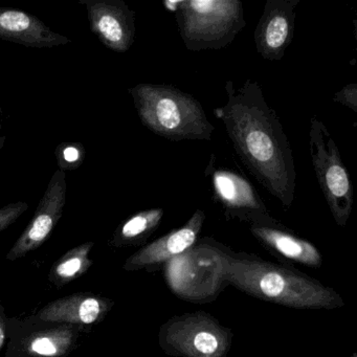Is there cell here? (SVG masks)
<instances>
[{
  "instance_id": "obj_11",
  "label": "cell",
  "mask_w": 357,
  "mask_h": 357,
  "mask_svg": "<svg viewBox=\"0 0 357 357\" xmlns=\"http://www.w3.org/2000/svg\"><path fill=\"white\" fill-rule=\"evenodd\" d=\"M298 3L300 0H267L254 33L257 52L263 59H283L294 38Z\"/></svg>"
},
{
  "instance_id": "obj_20",
  "label": "cell",
  "mask_w": 357,
  "mask_h": 357,
  "mask_svg": "<svg viewBox=\"0 0 357 357\" xmlns=\"http://www.w3.org/2000/svg\"><path fill=\"white\" fill-rule=\"evenodd\" d=\"M7 321L8 317L7 314H6L5 307H3V303L0 301V350L3 348L6 340L8 338Z\"/></svg>"
},
{
  "instance_id": "obj_1",
  "label": "cell",
  "mask_w": 357,
  "mask_h": 357,
  "mask_svg": "<svg viewBox=\"0 0 357 357\" xmlns=\"http://www.w3.org/2000/svg\"><path fill=\"white\" fill-rule=\"evenodd\" d=\"M227 100L213 110L222 122L234 149L257 181L277 198L286 211L291 208L296 171L289 141L275 109L265 99L258 82L246 79L236 89L225 85Z\"/></svg>"
},
{
  "instance_id": "obj_2",
  "label": "cell",
  "mask_w": 357,
  "mask_h": 357,
  "mask_svg": "<svg viewBox=\"0 0 357 357\" xmlns=\"http://www.w3.org/2000/svg\"><path fill=\"white\" fill-rule=\"evenodd\" d=\"M216 248L222 279L254 298L294 309L331 310L344 305L335 290L301 271L252 255L234 254L219 243Z\"/></svg>"
},
{
  "instance_id": "obj_12",
  "label": "cell",
  "mask_w": 357,
  "mask_h": 357,
  "mask_svg": "<svg viewBox=\"0 0 357 357\" xmlns=\"http://www.w3.org/2000/svg\"><path fill=\"white\" fill-rule=\"evenodd\" d=\"M204 220V211L196 210L185 225L139 248L127 259L123 268L127 271L149 269L181 256L195 245Z\"/></svg>"
},
{
  "instance_id": "obj_15",
  "label": "cell",
  "mask_w": 357,
  "mask_h": 357,
  "mask_svg": "<svg viewBox=\"0 0 357 357\" xmlns=\"http://www.w3.org/2000/svg\"><path fill=\"white\" fill-rule=\"evenodd\" d=\"M0 39L28 47H55L70 43L53 32L36 16L11 8H0Z\"/></svg>"
},
{
  "instance_id": "obj_7",
  "label": "cell",
  "mask_w": 357,
  "mask_h": 357,
  "mask_svg": "<svg viewBox=\"0 0 357 357\" xmlns=\"http://www.w3.org/2000/svg\"><path fill=\"white\" fill-rule=\"evenodd\" d=\"M80 326L39 319L10 317L7 321L8 346L5 357H66L80 344Z\"/></svg>"
},
{
  "instance_id": "obj_14",
  "label": "cell",
  "mask_w": 357,
  "mask_h": 357,
  "mask_svg": "<svg viewBox=\"0 0 357 357\" xmlns=\"http://www.w3.org/2000/svg\"><path fill=\"white\" fill-rule=\"evenodd\" d=\"M250 233L269 252L278 258L319 268L323 263L321 252L307 240L294 235L281 222L277 225H252Z\"/></svg>"
},
{
  "instance_id": "obj_17",
  "label": "cell",
  "mask_w": 357,
  "mask_h": 357,
  "mask_svg": "<svg viewBox=\"0 0 357 357\" xmlns=\"http://www.w3.org/2000/svg\"><path fill=\"white\" fill-rule=\"evenodd\" d=\"M93 246V242H85L66 252L52 266L49 281L56 287L61 288L84 275L93 264L89 259Z\"/></svg>"
},
{
  "instance_id": "obj_23",
  "label": "cell",
  "mask_w": 357,
  "mask_h": 357,
  "mask_svg": "<svg viewBox=\"0 0 357 357\" xmlns=\"http://www.w3.org/2000/svg\"><path fill=\"white\" fill-rule=\"evenodd\" d=\"M351 357H357L356 353H354V354H353L352 356H351Z\"/></svg>"
},
{
  "instance_id": "obj_4",
  "label": "cell",
  "mask_w": 357,
  "mask_h": 357,
  "mask_svg": "<svg viewBox=\"0 0 357 357\" xmlns=\"http://www.w3.org/2000/svg\"><path fill=\"white\" fill-rule=\"evenodd\" d=\"M172 6L179 35L189 51L223 49L246 26L239 0H183Z\"/></svg>"
},
{
  "instance_id": "obj_5",
  "label": "cell",
  "mask_w": 357,
  "mask_h": 357,
  "mask_svg": "<svg viewBox=\"0 0 357 357\" xmlns=\"http://www.w3.org/2000/svg\"><path fill=\"white\" fill-rule=\"evenodd\" d=\"M233 338L231 329L204 311L173 317L158 333L162 350L176 357H227Z\"/></svg>"
},
{
  "instance_id": "obj_18",
  "label": "cell",
  "mask_w": 357,
  "mask_h": 357,
  "mask_svg": "<svg viewBox=\"0 0 357 357\" xmlns=\"http://www.w3.org/2000/svg\"><path fill=\"white\" fill-rule=\"evenodd\" d=\"M28 208L29 204L24 202H14L0 208V233L16 222Z\"/></svg>"
},
{
  "instance_id": "obj_9",
  "label": "cell",
  "mask_w": 357,
  "mask_h": 357,
  "mask_svg": "<svg viewBox=\"0 0 357 357\" xmlns=\"http://www.w3.org/2000/svg\"><path fill=\"white\" fill-rule=\"evenodd\" d=\"M66 176V171L61 169L54 173L32 220L8 252L7 260L24 258L29 252L38 250L49 239L63 214L68 191Z\"/></svg>"
},
{
  "instance_id": "obj_16",
  "label": "cell",
  "mask_w": 357,
  "mask_h": 357,
  "mask_svg": "<svg viewBox=\"0 0 357 357\" xmlns=\"http://www.w3.org/2000/svg\"><path fill=\"white\" fill-rule=\"evenodd\" d=\"M164 215L165 210L162 208H150L132 215L116 229L109 245L116 248L144 245L160 227Z\"/></svg>"
},
{
  "instance_id": "obj_6",
  "label": "cell",
  "mask_w": 357,
  "mask_h": 357,
  "mask_svg": "<svg viewBox=\"0 0 357 357\" xmlns=\"http://www.w3.org/2000/svg\"><path fill=\"white\" fill-rule=\"evenodd\" d=\"M309 150L315 177L338 227H346L353 208L350 174L326 125L312 116L309 129Z\"/></svg>"
},
{
  "instance_id": "obj_13",
  "label": "cell",
  "mask_w": 357,
  "mask_h": 357,
  "mask_svg": "<svg viewBox=\"0 0 357 357\" xmlns=\"http://www.w3.org/2000/svg\"><path fill=\"white\" fill-rule=\"evenodd\" d=\"M114 302L91 292H77L49 303L36 313L39 319L80 326L91 331L114 308Z\"/></svg>"
},
{
  "instance_id": "obj_22",
  "label": "cell",
  "mask_w": 357,
  "mask_h": 357,
  "mask_svg": "<svg viewBox=\"0 0 357 357\" xmlns=\"http://www.w3.org/2000/svg\"><path fill=\"white\" fill-rule=\"evenodd\" d=\"M3 143H5V137H1V135H0V149L3 147Z\"/></svg>"
},
{
  "instance_id": "obj_3",
  "label": "cell",
  "mask_w": 357,
  "mask_h": 357,
  "mask_svg": "<svg viewBox=\"0 0 357 357\" xmlns=\"http://www.w3.org/2000/svg\"><path fill=\"white\" fill-rule=\"evenodd\" d=\"M144 126L173 142L210 141L215 131L197 99L172 85L144 83L129 89Z\"/></svg>"
},
{
  "instance_id": "obj_21",
  "label": "cell",
  "mask_w": 357,
  "mask_h": 357,
  "mask_svg": "<svg viewBox=\"0 0 357 357\" xmlns=\"http://www.w3.org/2000/svg\"><path fill=\"white\" fill-rule=\"evenodd\" d=\"M64 158L66 162H76L79 160V151L75 147L68 148L64 151Z\"/></svg>"
},
{
  "instance_id": "obj_8",
  "label": "cell",
  "mask_w": 357,
  "mask_h": 357,
  "mask_svg": "<svg viewBox=\"0 0 357 357\" xmlns=\"http://www.w3.org/2000/svg\"><path fill=\"white\" fill-rule=\"evenodd\" d=\"M213 198L221 206L227 219H238L248 225H277L269 214L258 191L248 177L237 168L223 164L215 152L206 170Z\"/></svg>"
},
{
  "instance_id": "obj_10",
  "label": "cell",
  "mask_w": 357,
  "mask_h": 357,
  "mask_svg": "<svg viewBox=\"0 0 357 357\" xmlns=\"http://www.w3.org/2000/svg\"><path fill=\"white\" fill-rule=\"evenodd\" d=\"M86 8L91 30L100 43L126 53L135 38V13L122 0H80Z\"/></svg>"
},
{
  "instance_id": "obj_19",
  "label": "cell",
  "mask_w": 357,
  "mask_h": 357,
  "mask_svg": "<svg viewBox=\"0 0 357 357\" xmlns=\"http://www.w3.org/2000/svg\"><path fill=\"white\" fill-rule=\"evenodd\" d=\"M332 100L357 112V85L355 83L346 85L333 96Z\"/></svg>"
}]
</instances>
